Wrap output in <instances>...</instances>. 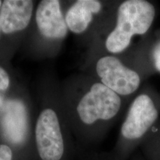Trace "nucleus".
Here are the masks:
<instances>
[{"label": "nucleus", "instance_id": "1", "mask_svg": "<svg viewBox=\"0 0 160 160\" xmlns=\"http://www.w3.org/2000/svg\"><path fill=\"white\" fill-rule=\"evenodd\" d=\"M131 100L120 97L93 77L76 104L73 132L85 145L99 142Z\"/></svg>", "mask_w": 160, "mask_h": 160}, {"label": "nucleus", "instance_id": "2", "mask_svg": "<svg viewBox=\"0 0 160 160\" xmlns=\"http://www.w3.org/2000/svg\"><path fill=\"white\" fill-rule=\"evenodd\" d=\"M128 57L102 52L93 65V77L126 99H132L144 82L153 75L146 57L145 45L140 42L126 53Z\"/></svg>", "mask_w": 160, "mask_h": 160}, {"label": "nucleus", "instance_id": "3", "mask_svg": "<svg viewBox=\"0 0 160 160\" xmlns=\"http://www.w3.org/2000/svg\"><path fill=\"white\" fill-rule=\"evenodd\" d=\"M160 120V92L144 84L128 104L117 142L111 152L114 160H128Z\"/></svg>", "mask_w": 160, "mask_h": 160}, {"label": "nucleus", "instance_id": "4", "mask_svg": "<svg viewBox=\"0 0 160 160\" xmlns=\"http://www.w3.org/2000/svg\"><path fill=\"white\" fill-rule=\"evenodd\" d=\"M157 17L155 4L148 0H124L117 3L111 28L103 41L104 51L122 55L135 47V39H143L152 32Z\"/></svg>", "mask_w": 160, "mask_h": 160}, {"label": "nucleus", "instance_id": "5", "mask_svg": "<svg viewBox=\"0 0 160 160\" xmlns=\"http://www.w3.org/2000/svg\"><path fill=\"white\" fill-rule=\"evenodd\" d=\"M71 143L63 122L53 108L40 111L32 131V160H70Z\"/></svg>", "mask_w": 160, "mask_h": 160}, {"label": "nucleus", "instance_id": "6", "mask_svg": "<svg viewBox=\"0 0 160 160\" xmlns=\"http://www.w3.org/2000/svg\"><path fill=\"white\" fill-rule=\"evenodd\" d=\"M117 3L99 0H77L68 8L65 14L68 28L75 34H82L93 23L111 28Z\"/></svg>", "mask_w": 160, "mask_h": 160}, {"label": "nucleus", "instance_id": "7", "mask_svg": "<svg viewBox=\"0 0 160 160\" xmlns=\"http://www.w3.org/2000/svg\"><path fill=\"white\" fill-rule=\"evenodd\" d=\"M34 11L31 0H3L0 9V49L6 41L28 27Z\"/></svg>", "mask_w": 160, "mask_h": 160}, {"label": "nucleus", "instance_id": "8", "mask_svg": "<svg viewBox=\"0 0 160 160\" xmlns=\"http://www.w3.org/2000/svg\"><path fill=\"white\" fill-rule=\"evenodd\" d=\"M35 22L39 33L46 39L63 40L68 33L65 14L58 0H42L38 4Z\"/></svg>", "mask_w": 160, "mask_h": 160}, {"label": "nucleus", "instance_id": "9", "mask_svg": "<svg viewBox=\"0 0 160 160\" xmlns=\"http://www.w3.org/2000/svg\"><path fill=\"white\" fill-rule=\"evenodd\" d=\"M146 160H160V120L139 147Z\"/></svg>", "mask_w": 160, "mask_h": 160}, {"label": "nucleus", "instance_id": "10", "mask_svg": "<svg viewBox=\"0 0 160 160\" xmlns=\"http://www.w3.org/2000/svg\"><path fill=\"white\" fill-rule=\"evenodd\" d=\"M147 59L153 74H160V30L152 31L148 37Z\"/></svg>", "mask_w": 160, "mask_h": 160}, {"label": "nucleus", "instance_id": "11", "mask_svg": "<svg viewBox=\"0 0 160 160\" xmlns=\"http://www.w3.org/2000/svg\"><path fill=\"white\" fill-rule=\"evenodd\" d=\"M11 86V79L9 72L5 66L0 63V92L8 96Z\"/></svg>", "mask_w": 160, "mask_h": 160}, {"label": "nucleus", "instance_id": "12", "mask_svg": "<svg viewBox=\"0 0 160 160\" xmlns=\"http://www.w3.org/2000/svg\"><path fill=\"white\" fill-rule=\"evenodd\" d=\"M85 160H114L111 153H94L86 158Z\"/></svg>", "mask_w": 160, "mask_h": 160}, {"label": "nucleus", "instance_id": "13", "mask_svg": "<svg viewBox=\"0 0 160 160\" xmlns=\"http://www.w3.org/2000/svg\"><path fill=\"white\" fill-rule=\"evenodd\" d=\"M131 160H146V159L144 157V156L142 154L140 151H138L133 153V156L131 157Z\"/></svg>", "mask_w": 160, "mask_h": 160}, {"label": "nucleus", "instance_id": "14", "mask_svg": "<svg viewBox=\"0 0 160 160\" xmlns=\"http://www.w3.org/2000/svg\"><path fill=\"white\" fill-rule=\"evenodd\" d=\"M6 99H7V96L0 92V112L2 111V110L3 109L4 106H5Z\"/></svg>", "mask_w": 160, "mask_h": 160}, {"label": "nucleus", "instance_id": "15", "mask_svg": "<svg viewBox=\"0 0 160 160\" xmlns=\"http://www.w3.org/2000/svg\"><path fill=\"white\" fill-rule=\"evenodd\" d=\"M2 4V0H0V9H1ZM0 40H1V22H0Z\"/></svg>", "mask_w": 160, "mask_h": 160}]
</instances>
